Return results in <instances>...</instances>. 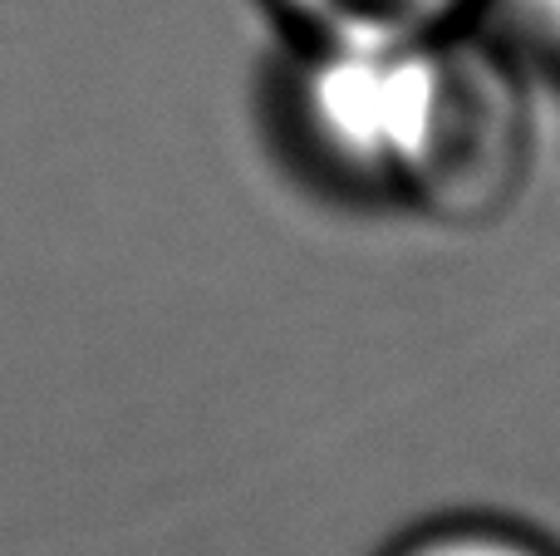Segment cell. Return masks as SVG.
I'll return each instance as SVG.
<instances>
[{"mask_svg": "<svg viewBox=\"0 0 560 556\" xmlns=\"http://www.w3.org/2000/svg\"><path fill=\"white\" fill-rule=\"evenodd\" d=\"M378 556H560V547L541 528L502 512H443L408 528Z\"/></svg>", "mask_w": 560, "mask_h": 556, "instance_id": "cell-3", "label": "cell"}, {"mask_svg": "<svg viewBox=\"0 0 560 556\" xmlns=\"http://www.w3.org/2000/svg\"><path fill=\"white\" fill-rule=\"evenodd\" d=\"M482 15L522 65L560 74V0H482Z\"/></svg>", "mask_w": 560, "mask_h": 556, "instance_id": "cell-4", "label": "cell"}, {"mask_svg": "<svg viewBox=\"0 0 560 556\" xmlns=\"http://www.w3.org/2000/svg\"><path fill=\"white\" fill-rule=\"evenodd\" d=\"M290 39H428L482 25V0H261Z\"/></svg>", "mask_w": 560, "mask_h": 556, "instance_id": "cell-2", "label": "cell"}, {"mask_svg": "<svg viewBox=\"0 0 560 556\" xmlns=\"http://www.w3.org/2000/svg\"><path fill=\"white\" fill-rule=\"evenodd\" d=\"M266 128L319 197L438 227L497 222L536 158L526 65L482 25L428 39H290L266 79Z\"/></svg>", "mask_w": 560, "mask_h": 556, "instance_id": "cell-1", "label": "cell"}]
</instances>
